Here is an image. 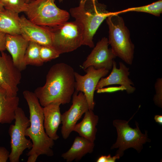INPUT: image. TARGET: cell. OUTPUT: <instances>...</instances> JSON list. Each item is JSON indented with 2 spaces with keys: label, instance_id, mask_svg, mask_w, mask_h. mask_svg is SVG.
<instances>
[{
  "label": "cell",
  "instance_id": "obj_1",
  "mask_svg": "<svg viewBox=\"0 0 162 162\" xmlns=\"http://www.w3.org/2000/svg\"><path fill=\"white\" fill-rule=\"evenodd\" d=\"M74 73L72 67L64 63L52 66L46 75L45 84L34 92L40 105L44 107L53 103H69L75 91Z\"/></svg>",
  "mask_w": 162,
  "mask_h": 162
},
{
  "label": "cell",
  "instance_id": "obj_2",
  "mask_svg": "<svg viewBox=\"0 0 162 162\" xmlns=\"http://www.w3.org/2000/svg\"><path fill=\"white\" fill-rule=\"evenodd\" d=\"M28 104L29 111L30 125L26 130V136L29 137L33 146L27 153V162H35L40 155L52 156L54 140L50 138L45 131L44 126L43 107L34 93L28 90L23 92Z\"/></svg>",
  "mask_w": 162,
  "mask_h": 162
},
{
  "label": "cell",
  "instance_id": "obj_3",
  "mask_svg": "<svg viewBox=\"0 0 162 162\" xmlns=\"http://www.w3.org/2000/svg\"><path fill=\"white\" fill-rule=\"evenodd\" d=\"M112 12L98 0H80L79 5L71 8L70 15L81 24L83 31L82 45L94 46V36L101 24Z\"/></svg>",
  "mask_w": 162,
  "mask_h": 162
},
{
  "label": "cell",
  "instance_id": "obj_4",
  "mask_svg": "<svg viewBox=\"0 0 162 162\" xmlns=\"http://www.w3.org/2000/svg\"><path fill=\"white\" fill-rule=\"evenodd\" d=\"M106 20L109 29V45L116 57L127 64L131 65L135 46L123 19L117 12H112Z\"/></svg>",
  "mask_w": 162,
  "mask_h": 162
},
{
  "label": "cell",
  "instance_id": "obj_5",
  "mask_svg": "<svg viewBox=\"0 0 162 162\" xmlns=\"http://www.w3.org/2000/svg\"><path fill=\"white\" fill-rule=\"evenodd\" d=\"M55 0H31L24 12L27 18L36 25L49 27L68 21L70 15L58 7Z\"/></svg>",
  "mask_w": 162,
  "mask_h": 162
},
{
  "label": "cell",
  "instance_id": "obj_6",
  "mask_svg": "<svg viewBox=\"0 0 162 162\" xmlns=\"http://www.w3.org/2000/svg\"><path fill=\"white\" fill-rule=\"evenodd\" d=\"M48 27L52 34L53 47L60 54L72 52L82 45L83 28L75 20Z\"/></svg>",
  "mask_w": 162,
  "mask_h": 162
},
{
  "label": "cell",
  "instance_id": "obj_7",
  "mask_svg": "<svg viewBox=\"0 0 162 162\" xmlns=\"http://www.w3.org/2000/svg\"><path fill=\"white\" fill-rule=\"evenodd\" d=\"M127 121L116 119L113 121V124L116 128L117 138L111 149L118 148L117 154L120 157L123 156L124 151L129 148H132L140 152L142 149L143 145L151 140L148 137L147 132L142 133L137 122H136V127L133 128L128 124L129 122L132 118Z\"/></svg>",
  "mask_w": 162,
  "mask_h": 162
},
{
  "label": "cell",
  "instance_id": "obj_8",
  "mask_svg": "<svg viewBox=\"0 0 162 162\" xmlns=\"http://www.w3.org/2000/svg\"><path fill=\"white\" fill-rule=\"evenodd\" d=\"M14 120V124L10 126L8 131L11 149L9 159L10 162H19L23 151L31 149L33 144L30 139L26 138V132L30 125V121L22 108H17Z\"/></svg>",
  "mask_w": 162,
  "mask_h": 162
},
{
  "label": "cell",
  "instance_id": "obj_9",
  "mask_svg": "<svg viewBox=\"0 0 162 162\" xmlns=\"http://www.w3.org/2000/svg\"><path fill=\"white\" fill-rule=\"evenodd\" d=\"M86 74L82 75L75 72V91L82 92L87 100L89 110H93L95 105L94 94L100 80L106 76L109 70L105 68L96 69L90 66L85 70Z\"/></svg>",
  "mask_w": 162,
  "mask_h": 162
},
{
  "label": "cell",
  "instance_id": "obj_10",
  "mask_svg": "<svg viewBox=\"0 0 162 162\" xmlns=\"http://www.w3.org/2000/svg\"><path fill=\"white\" fill-rule=\"evenodd\" d=\"M21 77V71L14 65L11 56L0 52V89L10 96H17Z\"/></svg>",
  "mask_w": 162,
  "mask_h": 162
},
{
  "label": "cell",
  "instance_id": "obj_11",
  "mask_svg": "<svg viewBox=\"0 0 162 162\" xmlns=\"http://www.w3.org/2000/svg\"><path fill=\"white\" fill-rule=\"evenodd\" d=\"M75 91L72 95V104L69 109L62 115L61 132L64 139L69 136L76 123L83 114L89 110L86 97L82 92Z\"/></svg>",
  "mask_w": 162,
  "mask_h": 162
},
{
  "label": "cell",
  "instance_id": "obj_12",
  "mask_svg": "<svg viewBox=\"0 0 162 162\" xmlns=\"http://www.w3.org/2000/svg\"><path fill=\"white\" fill-rule=\"evenodd\" d=\"M108 39L103 37L97 42L83 62L82 67L85 70L92 66L96 69L105 68L110 70L116 56L111 48H109Z\"/></svg>",
  "mask_w": 162,
  "mask_h": 162
},
{
  "label": "cell",
  "instance_id": "obj_13",
  "mask_svg": "<svg viewBox=\"0 0 162 162\" xmlns=\"http://www.w3.org/2000/svg\"><path fill=\"white\" fill-rule=\"evenodd\" d=\"M20 18L21 34L24 38L40 46L53 47L52 34L48 27L34 24L24 15Z\"/></svg>",
  "mask_w": 162,
  "mask_h": 162
},
{
  "label": "cell",
  "instance_id": "obj_14",
  "mask_svg": "<svg viewBox=\"0 0 162 162\" xmlns=\"http://www.w3.org/2000/svg\"><path fill=\"white\" fill-rule=\"evenodd\" d=\"M116 63L114 60L112 69L110 74L105 78L102 77L98 82L95 90L112 85H119L128 94L133 93L136 90L134 84L129 78V68L123 63L119 62V68H117Z\"/></svg>",
  "mask_w": 162,
  "mask_h": 162
},
{
  "label": "cell",
  "instance_id": "obj_15",
  "mask_svg": "<svg viewBox=\"0 0 162 162\" xmlns=\"http://www.w3.org/2000/svg\"><path fill=\"white\" fill-rule=\"evenodd\" d=\"M29 42L21 34H6V49L10 54L14 65L21 71L26 67L24 58Z\"/></svg>",
  "mask_w": 162,
  "mask_h": 162
},
{
  "label": "cell",
  "instance_id": "obj_16",
  "mask_svg": "<svg viewBox=\"0 0 162 162\" xmlns=\"http://www.w3.org/2000/svg\"><path fill=\"white\" fill-rule=\"evenodd\" d=\"M60 105L58 103H53L43 107L44 129L47 135L54 140L59 138L57 131L61 123Z\"/></svg>",
  "mask_w": 162,
  "mask_h": 162
},
{
  "label": "cell",
  "instance_id": "obj_17",
  "mask_svg": "<svg viewBox=\"0 0 162 162\" xmlns=\"http://www.w3.org/2000/svg\"><path fill=\"white\" fill-rule=\"evenodd\" d=\"M19 102L17 96H10L4 90L0 89V123L10 124L14 120Z\"/></svg>",
  "mask_w": 162,
  "mask_h": 162
},
{
  "label": "cell",
  "instance_id": "obj_18",
  "mask_svg": "<svg viewBox=\"0 0 162 162\" xmlns=\"http://www.w3.org/2000/svg\"><path fill=\"white\" fill-rule=\"evenodd\" d=\"M99 118L93 110H88L85 113L83 118L80 123L76 124L73 131L77 132L79 135L92 142L96 139L97 132L96 126Z\"/></svg>",
  "mask_w": 162,
  "mask_h": 162
},
{
  "label": "cell",
  "instance_id": "obj_19",
  "mask_svg": "<svg viewBox=\"0 0 162 162\" xmlns=\"http://www.w3.org/2000/svg\"><path fill=\"white\" fill-rule=\"evenodd\" d=\"M94 144L87 139L80 136L76 137L70 148L63 153L61 156L67 162L74 160H79L88 153L93 151Z\"/></svg>",
  "mask_w": 162,
  "mask_h": 162
},
{
  "label": "cell",
  "instance_id": "obj_20",
  "mask_svg": "<svg viewBox=\"0 0 162 162\" xmlns=\"http://www.w3.org/2000/svg\"><path fill=\"white\" fill-rule=\"evenodd\" d=\"M19 14L5 9L0 11V32L12 35L21 34Z\"/></svg>",
  "mask_w": 162,
  "mask_h": 162
},
{
  "label": "cell",
  "instance_id": "obj_21",
  "mask_svg": "<svg viewBox=\"0 0 162 162\" xmlns=\"http://www.w3.org/2000/svg\"><path fill=\"white\" fill-rule=\"evenodd\" d=\"M40 45L32 41H29L24 58V62L28 65L40 66L44 62L41 60L40 53Z\"/></svg>",
  "mask_w": 162,
  "mask_h": 162
},
{
  "label": "cell",
  "instance_id": "obj_22",
  "mask_svg": "<svg viewBox=\"0 0 162 162\" xmlns=\"http://www.w3.org/2000/svg\"><path fill=\"white\" fill-rule=\"evenodd\" d=\"M128 12H144L159 16L162 13V0L147 5L129 8L117 12L119 14Z\"/></svg>",
  "mask_w": 162,
  "mask_h": 162
},
{
  "label": "cell",
  "instance_id": "obj_23",
  "mask_svg": "<svg viewBox=\"0 0 162 162\" xmlns=\"http://www.w3.org/2000/svg\"><path fill=\"white\" fill-rule=\"evenodd\" d=\"M5 9L14 11L18 14L24 12L26 10L27 4L24 0H0Z\"/></svg>",
  "mask_w": 162,
  "mask_h": 162
},
{
  "label": "cell",
  "instance_id": "obj_24",
  "mask_svg": "<svg viewBox=\"0 0 162 162\" xmlns=\"http://www.w3.org/2000/svg\"><path fill=\"white\" fill-rule=\"evenodd\" d=\"M40 55L43 62H47L59 57L60 54L52 46H40Z\"/></svg>",
  "mask_w": 162,
  "mask_h": 162
},
{
  "label": "cell",
  "instance_id": "obj_25",
  "mask_svg": "<svg viewBox=\"0 0 162 162\" xmlns=\"http://www.w3.org/2000/svg\"><path fill=\"white\" fill-rule=\"evenodd\" d=\"M156 94L154 98V101L156 105L162 107V78H158L155 84Z\"/></svg>",
  "mask_w": 162,
  "mask_h": 162
},
{
  "label": "cell",
  "instance_id": "obj_26",
  "mask_svg": "<svg viewBox=\"0 0 162 162\" xmlns=\"http://www.w3.org/2000/svg\"><path fill=\"white\" fill-rule=\"evenodd\" d=\"M9 152L4 147L0 146V162H6L9 158Z\"/></svg>",
  "mask_w": 162,
  "mask_h": 162
},
{
  "label": "cell",
  "instance_id": "obj_27",
  "mask_svg": "<svg viewBox=\"0 0 162 162\" xmlns=\"http://www.w3.org/2000/svg\"><path fill=\"white\" fill-rule=\"evenodd\" d=\"M6 34L4 33L0 32V52L4 51L6 50L5 48Z\"/></svg>",
  "mask_w": 162,
  "mask_h": 162
},
{
  "label": "cell",
  "instance_id": "obj_28",
  "mask_svg": "<svg viewBox=\"0 0 162 162\" xmlns=\"http://www.w3.org/2000/svg\"><path fill=\"white\" fill-rule=\"evenodd\" d=\"M107 156V162H114L117 159H118L120 158V156L118 154L112 157H111L110 154H109Z\"/></svg>",
  "mask_w": 162,
  "mask_h": 162
},
{
  "label": "cell",
  "instance_id": "obj_29",
  "mask_svg": "<svg viewBox=\"0 0 162 162\" xmlns=\"http://www.w3.org/2000/svg\"><path fill=\"white\" fill-rule=\"evenodd\" d=\"M154 119L155 122L159 124H162V116L161 115H156L154 117Z\"/></svg>",
  "mask_w": 162,
  "mask_h": 162
},
{
  "label": "cell",
  "instance_id": "obj_30",
  "mask_svg": "<svg viewBox=\"0 0 162 162\" xmlns=\"http://www.w3.org/2000/svg\"><path fill=\"white\" fill-rule=\"evenodd\" d=\"M107 156L102 155L97 160V162H107Z\"/></svg>",
  "mask_w": 162,
  "mask_h": 162
},
{
  "label": "cell",
  "instance_id": "obj_31",
  "mask_svg": "<svg viewBox=\"0 0 162 162\" xmlns=\"http://www.w3.org/2000/svg\"><path fill=\"white\" fill-rule=\"evenodd\" d=\"M5 10L4 8L0 1V11H2Z\"/></svg>",
  "mask_w": 162,
  "mask_h": 162
},
{
  "label": "cell",
  "instance_id": "obj_32",
  "mask_svg": "<svg viewBox=\"0 0 162 162\" xmlns=\"http://www.w3.org/2000/svg\"><path fill=\"white\" fill-rule=\"evenodd\" d=\"M30 0H24L25 2L27 4L30 1Z\"/></svg>",
  "mask_w": 162,
  "mask_h": 162
}]
</instances>
